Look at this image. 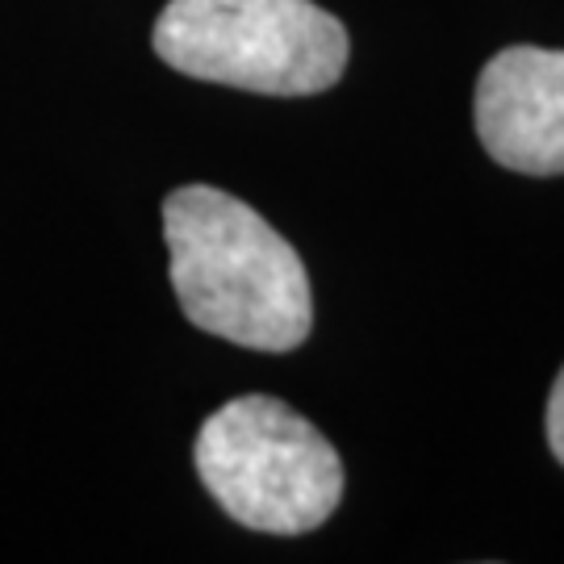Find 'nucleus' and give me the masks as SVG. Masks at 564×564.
Returning <instances> with one entry per match:
<instances>
[{
  "instance_id": "39448f33",
  "label": "nucleus",
  "mask_w": 564,
  "mask_h": 564,
  "mask_svg": "<svg viewBox=\"0 0 564 564\" xmlns=\"http://www.w3.org/2000/svg\"><path fill=\"white\" fill-rule=\"evenodd\" d=\"M547 447H552V456L564 464V368L556 384H552V393H547Z\"/></svg>"
},
{
  "instance_id": "f03ea898",
  "label": "nucleus",
  "mask_w": 564,
  "mask_h": 564,
  "mask_svg": "<svg viewBox=\"0 0 564 564\" xmlns=\"http://www.w3.org/2000/svg\"><path fill=\"white\" fill-rule=\"evenodd\" d=\"M155 55L181 76L263 97H314L343 80L351 42L314 0H167Z\"/></svg>"
},
{
  "instance_id": "f257e3e1",
  "label": "nucleus",
  "mask_w": 564,
  "mask_h": 564,
  "mask_svg": "<svg viewBox=\"0 0 564 564\" xmlns=\"http://www.w3.org/2000/svg\"><path fill=\"white\" fill-rule=\"evenodd\" d=\"M172 289L184 318L251 351H293L314 330L302 256L247 202L184 184L163 202Z\"/></svg>"
},
{
  "instance_id": "7ed1b4c3",
  "label": "nucleus",
  "mask_w": 564,
  "mask_h": 564,
  "mask_svg": "<svg viewBox=\"0 0 564 564\" xmlns=\"http://www.w3.org/2000/svg\"><path fill=\"white\" fill-rule=\"evenodd\" d=\"M193 460L209 498L263 535H310L343 502L339 452L310 419L268 393H242L214 410Z\"/></svg>"
},
{
  "instance_id": "20e7f679",
  "label": "nucleus",
  "mask_w": 564,
  "mask_h": 564,
  "mask_svg": "<svg viewBox=\"0 0 564 564\" xmlns=\"http://www.w3.org/2000/svg\"><path fill=\"white\" fill-rule=\"evenodd\" d=\"M473 126L494 163L519 176H564V51H498L477 76Z\"/></svg>"
}]
</instances>
